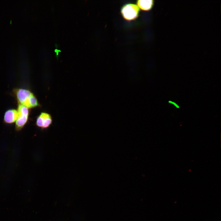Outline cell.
Instances as JSON below:
<instances>
[{"instance_id":"cell-1","label":"cell","mask_w":221,"mask_h":221,"mask_svg":"<svg viewBox=\"0 0 221 221\" xmlns=\"http://www.w3.org/2000/svg\"><path fill=\"white\" fill-rule=\"evenodd\" d=\"M121 13L125 19L130 21L137 18L139 15V9L136 5L128 3L125 4L122 7Z\"/></svg>"},{"instance_id":"cell-2","label":"cell","mask_w":221,"mask_h":221,"mask_svg":"<svg viewBox=\"0 0 221 221\" xmlns=\"http://www.w3.org/2000/svg\"><path fill=\"white\" fill-rule=\"evenodd\" d=\"M18 117L16 121V128L17 130L21 129L27 123L29 115L28 108L19 104L18 107Z\"/></svg>"},{"instance_id":"cell-3","label":"cell","mask_w":221,"mask_h":221,"mask_svg":"<svg viewBox=\"0 0 221 221\" xmlns=\"http://www.w3.org/2000/svg\"><path fill=\"white\" fill-rule=\"evenodd\" d=\"M52 122V119L51 115L45 112H42L37 117L36 124L37 126L43 129L49 127Z\"/></svg>"},{"instance_id":"cell-4","label":"cell","mask_w":221,"mask_h":221,"mask_svg":"<svg viewBox=\"0 0 221 221\" xmlns=\"http://www.w3.org/2000/svg\"><path fill=\"white\" fill-rule=\"evenodd\" d=\"M15 94L18 102L20 104L22 105L26 99L33 93L28 90L23 89H17L15 91Z\"/></svg>"},{"instance_id":"cell-5","label":"cell","mask_w":221,"mask_h":221,"mask_svg":"<svg viewBox=\"0 0 221 221\" xmlns=\"http://www.w3.org/2000/svg\"><path fill=\"white\" fill-rule=\"evenodd\" d=\"M18 117L17 111L14 109H10L5 113L4 119L7 123L11 124L15 122Z\"/></svg>"},{"instance_id":"cell-6","label":"cell","mask_w":221,"mask_h":221,"mask_svg":"<svg viewBox=\"0 0 221 221\" xmlns=\"http://www.w3.org/2000/svg\"><path fill=\"white\" fill-rule=\"evenodd\" d=\"M137 6L141 10L144 11H148L151 10L154 4V1L152 0L137 1Z\"/></svg>"},{"instance_id":"cell-7","label":"cell","mask_w":221,"mask_h":221,"mask_svg":"<svg viewBox=\"0 0 221 221\" xmlns=\"http://www.w3.org/2000/svg\"><path fill=\"white\" fill-rule=\"evenodd\" d=\"M39 105L37 99L33 94L29 97L28 103V108L35 107Z\"/></svg>"},{"instance_id":"cell-8","label":"cell","mask_w":221,"mask_h":221,"mask_svg":"<svg viewBox=\"0 0 221 221\" xmlns=\"http://www.w3.org/2000/svg\"><path fill=\"white\" fill-rule=\"evenodd\" d=\"M169 103H171V104H172L174 105V106H175V107H177V108H179V106L177 104H176V103H174V102H172V101H169Z\"/></svg>"}]
</instances>
